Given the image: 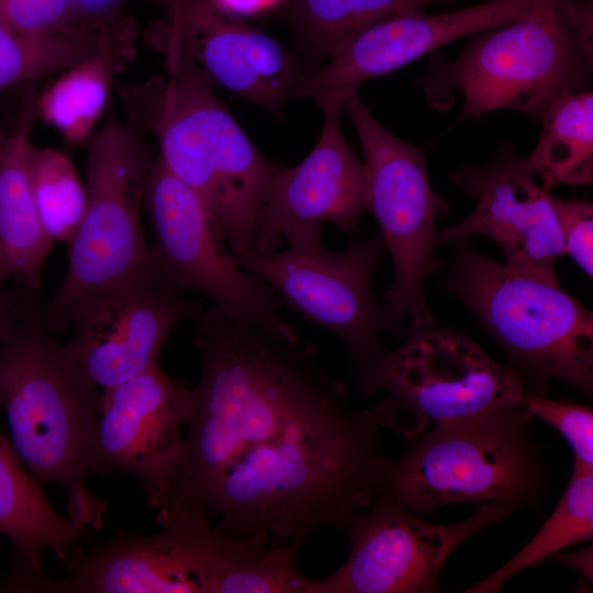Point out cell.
<instances>
[{"mask_svg": "<svg viewBox=\"0 0 593 593\" xmlns=\"http://www.w3.org/2000/svg\"><path fill=\"white\" fill-rule=\"evenodd\" d=\"M192 343L201 378L179 454L147 495L157 524L217 518L237 537L298 547L318 528L344 530L381 492V432L414 439L428 424L389 395L353 407L314 345L213 306Z\"/></svg>", "mask_w": 593, "mask_h": 593, "instance_id": "6da1fadb", "label": "cell"}, {"mask_svg": "<svg viewBox=\"0 0 593 593\" xmlns=\"http://www.w3.org/2000/svg\"><path fill=\"white\" fill-rule=\"evenodd\" d=\"M148 41L166 75L120 87L126 122L150 134L166 167L203 203L231 251L251 248L258 210L276 169L223 107L214 80L159 23Z\"/></svg>", "mask_w": 593, "mask_h": 593, "instance_id": "7a4b0ae2", "label": "cell"}, {"mask_svg": "<svg viewBox=\"0 0 593 593\" xmlns=\"http://www.w3.org/2000/svg\"><path fill=\"white\" fill-rule=\"evenodd\" d=\"M29 307L0 343V405L19 457L43 486L68 492V516L100 528L105 506L88 489L101 394Z\"/></svg>", "mask_w": 593, "mask_h": 593, "instance_id": "3957f363", "label": "cell"}, {"mask_svg": "<svg viewBox=\"0 0 593 593\" xmlns=\"http://www.w3.org/2000/svg\"><path fill=\"white\" fill-rule=\"evenodd\" d=\"M532 419L521 403L422 432L404 457L390 461L378 496L418 514L452 503L535 507L546 474Z\"/></svg>", "mask_w": 593, "mask_h": 593, "instance_id": "277c9868", "label": "cell"}, {"mask_svg": "<svg viewBox=\"0 0 593 593\" xmlns=\"http://www.w3.org/2000/svg\"><path fill=\"white\" fill-rule=\"evenodd\" d=\"M87 202L69 243L68 268L42 316L49 331L69 326L88 299L136 279L164 277L146 242L141 211L157 155L111 107L87 143Z\"/></svg>", "mask_w": 593, "mask_h": 593, "instance_id": "5b68a950", "label": "cell"}, {"mask_svg": "<svg viewBox=\"0 0 593 593\" xmlns=\"http://www.w3.org/2000/svg\"><path fill=\"white\" fill-rule=\"evenodd\" d=\"M569 0H533L516 21L484 31L454 60L435 59L416 86L446 110L462 98L459 121L495 110L540 118L556 98L583 90L592 63L570 31Z\"/></svg>", "mask_w": 593, "mask_h": 593, "instance_id": "8992f818", "label": "cell"}, {"mask_svg": "<svg viewBox=\"0 0 593 593\" xmlns=\"http://www.w3.org/2000/svg\"><path fill=\"white\" fill-rule=\"evenodd\" d=\"M445 287L479 318L526 379L593 388V314L558 282L516 271L461 245Z\"/></svg>", "mask_w": 593, "mask_h": 593, "instance_id": "52a82bcc", "label": "cell"}, {"mask_svg": "<svg viewBox=\"0 0 593 593\" xmlns=\"http://www.w3.org/2000/svg\"><path fill=\"white\" fill-rule=\"evenodd\" d=\"M153 536L119 534L78 549L63 579H36L40 593H248L271 544L237 537L206 519L176 518Z\"/></svg>", "mask_w": 593, "mask_h": 593, "instance_id": "ba28073f", "label": "cell"}, {"mask_svg": "<svg viewBox=\"0 0 593 593\" xmlns=\"http://www.w3.org/2000/svg\"><path fill=\"white\" fill-rule=\"evenodd\" d=\"M342 110L358 134L367 174L368 210L393 264L388 305L405 316L412 329L433 325L424 282L440 266L436 222L448 205L429 183L423 150L388 131L361 101L358 91L347 94Z\"/></svg>", "mask_w": 593, "mask_h": 593, "instance_id": "9c48e42d", "label": "cell"}, {"mask_svg": "<svg viewBox=\"0 0 593 593\" xmlns=\"http://www.w3.org/2000/svg\"><path fill=\"white\" fill-rule=\"evenodd\" d=\"M385 251L378 233L349 243L343 251L328 250L320 240L288 245L281 251L248 248L231 254L292 310L334 333L356 368L385 350L380 333L407 332L406 317L374 295V276Z\"/></svg>", "mask_w": 593, "mask_h": 593, "instance_id": "30bf717a", "label": "cell"}, {"mask_svg": "<svg viewBox=\"0 0 593 593\" xmlns=\"http://www.w3.org/2000/svg\"><path fill=\"white\" fill-rule=\"evenodd\" d=\"M360 391L385 392L436 425L524 403L526 379L467 335L411 329L406 342L355 368Z\"/></svg>", "mask_w": 593, "mask_h": 593, "instance_id": "8fae6325", "label": "cell"}, {"mask_svg": "<svg viewBox=\"0 0 593 593\" xmlns=\"http://www.w3.org/2000/svg\"><path fill=\"white\" fill-rule=\"evenodd\" d=\"M144 205L155 242L154 259L174 287L210 298L227 317L298 336L280 315V300L266 282L244 271L215 231L199 197L157 155Z\"/></svg>", "mask_w": 593, "mask_h": 593, "instance_id": "7c38bea8", "label": "cell"}, {"mask_svg": "<svg viewBox=\"0 0 593 593\" xmlns=\"http://www.w3.org/2000/svg\"><path fill=\"white\" fill-rule=\"evenodd\" d=\"M345 527L347 560L312 593H433L448 558L468 539L508 516L504 505L481 504L466 519L433 524L399 503L377 496Z\"/></svg>", "mask_w": 593, "mask_h": 593, "instance_id": "4fadbf2b", "label": "cell"}, {"mask_svg": "<svg viewBox=\"0 0 593 593\" xmlns=\"http://www.w3.org/2000/svg\"><path fill=\"white\" fill-rule=\"evenodd\" d=\"M320 137L296 166H276L258 210L251 248L260 253L322 239L325 223L351 234L366 211L367 174L340 128L339 103L321 108Z\"/></svg>", "mask_w": 593, "mask_h": 593, "instance_id": "5bb4252c", "label": "cell"}, {"mask_svg": "<svg viewBox=\"0 0 593 593\" xmlns=\"http://www.w3.org/2000/svg\"><path fill=\"white\" fill-rule=\"evenodd\" d=\"M203 311L165 277L132 280L82 303L65 347L87 377L107 389L156 366L171 331Z\"/></svg>", "mask_w": 593, "mask_h": 593, "instance_id": "9a60e30c", "label": "cell"}, {"mask_svg": "<svg viewBox=\"0 0 593 593\" xmlns=\"http://www.w3.org/2000/svg\"><path fill=\"white\" fill-rule=\"evenodd\" d=\"M450 177L475 205L468 217L438 233L439 244L483 235L501 247L507 267L558 282L556 264L563 246L552 195L537 184L527 160L510 143L489 161L452 170Z\"/></svg>", "mask_w": 593, "mask_h": 593, "instance_id": "2e32d148", "label": "cell"}, {"mask_svg": "<svg viewBox=\"0 0 593 593\" xmlns=\"http://www.w3.org/2000/svg\"><path fill=\"white\" fill-rule=\"evenodd\" d=\"M533 0H490L467 9L429 14L414 8L369 25L322 68L302 74L292 94L320 107L339 103L367 80L388 75L440 46L519 19Z\"/></svg>", "mask_w": 593, "mask_h": 593, "instance_id": "e0dca14e", "label": "cell"}, {"mask_svg": "<svg viewBox=\"0 0 593 593\" xmlns=\"http://www.w3.org/2000/svg\"><path fill=\"white\" fill-rule=\"evenodd\" d=\"M192 403L193 388L158 365L103 389L92 474L121 471L138 479L147 495L154 492L179 454Z\"/></svg>", "mask_w": 593, "mask_h": 593, "instance_id": "ac0fdd59", "label": "cell"}, {"mask_svg": "<svg viewBox=\"0 0 593 593\" xmlns=\"http://www.w3.org/2000/svg\"><path fill=\"white\" fill-rule=\"evenodd\" d=\"M158 22L198 65L232 92L279 115L302 76L278 41L222 9L214 0H156Z\"/></svg>", "mask_w": 593, "mask_h": 593, "instance_id": "d6986e66", "label": "cell"}, {"mask_svg": "<svg viewBox=\"0 0 593 593\" xmlns=\"http://www.w3.org/2000/svg\"><path fill=\"white\" fill-rule=\"evenodd\" d=\"M30 83L11 131L0 141V281L13 277L36 290L54 242L41 223L29 178L27 156L40 94Z\"/></svg>", "mask_w": 593, "mask_h": 593, "instance_id": "ffe728a7", "label": "cell"}, {"mask_svg": "<svg viewBox=\"0 0 593 593\" xmlns=\"http://www.w3.org/2000/svg\"><path fill=\"white\" fill-rule=\"evenodd\" d=\"M0 534L12 542L26 573L44 572L42 551L52 549L64 563L87 536L86 527L61 517L30 473L11 440L0 432Z\"/></svg>", "mask_w": 593, "mask_h": 593, "instance_id": "44dd1931", "label": "cell"}, {"mask_svg": "<svg viewBox=\"0 0 593 593\" xmlns=\"http://www.w3.org/2000/svg\"><path fill=\"white\" fill-rule=\"evenodd\" d=\"M137 34L114 38L38 94V119L74 146L87 145L105 111L113 79L136 56Z\"/></svg>", "mask_w": 593, "mask_h": 593, "instance_id": "7402d4cb", "label": "cell"}, {"mask_svg": "<svg viewBox=\"0 0 593 593\" xmlns=\"http://www.w3.org/2000/svg\"><path fill=\"white\" fill-rule=\"evenodd\" d=\"M539 139L526 159L540 187L586 186L593 181V93L578 90L544 110Z\"/></svg>", "mask_w": 593, "mask_h": 593, "instance_id": "603a6c76", "label": "cell"}, {"mask_svg": "<svg viewBox=\"0 0 593 593\" xmlns=\"http://www.w3.org/2000/svg\"><path fill=\"white\" fill-rule=\"evenodd\" d=\"M593 536V468L573 462L570 480L535 536L491 575L465 590L497 593L514 574Z\"/></svg>", "mask_w": 593, "mask_h": 593, "instance_id": "cb8c5ba5", "label": "cell"}, {"mask_svg": "<svg viewBox=\"0 0 593 593\" xmlns=\"http://www.w3.org/2000/svg\"><path fill=\"white\" fill-rule=\"evenodd\" d=\"M441 0H289L288 19L312 60L332 57L356 34L398 12Z\"/></svg>", "mask_w": 593, "mask_h": 593, "instance_id": "d4e9b609", "label": "cell"}, {"mask_svg": "<svg viewBox=\"0 0 593 593\" xmlns=\"http://www.w3.org/2000/svg\"><path fill=\"white\" fill-rule=\"evenodd\" d=\"M109 40L107 33L92 31L24 33L0 16V90L64 71L100 51Z\"/></svg>", "mask_w": 593, "mask_h": 593, "instance_id": "484cf974", "label": "cell"}, {"mask_svg": "<svg viewBox=\"0 0 593 593\" xmlns=\"http://www.w3.org/2000/svg\"><path fill=\"white\" fill-rule=\"evenodd\" d=\"M27 170L41 223L53 242L69 244L86 210V187L70 159L51 147L31 146Z\"/></svg>", "mask_w": 593, "mask_h": 593, "instance_id": "4316f807", "label": "cell"}, {"mask_svg": "<svg viewBox=\"0 0 593 593\" xmlns=\"http://www.w3.org/2000/svg\"><path fill=\"white\" fill-rule=\"evenodd\" d=\"M525 406L532 418L556 429L570 445L573 462L593 468V411L591 406L529 393Z\"/></svg>", "mask_w": 593, "mask_h": 593, "instance_id": "83f0119b", "label": "cell"}, {"mask_svg": "<svg viewBox=\"0 0 593 593\" xmlns=\"http://www.w3.org/2000/svg\"><path fill=\"white\" fill-rule=\"evenodd\" d=\"M0 16L24 33L77 30L71 0H0Z\"/></svg>", "mask_w": 593, "mask_h": 593, "instance_id": "f1b7e54d", "label": "cell"}, {"mask_svg": "<svg viewBox=\"0 0 593 593\" xmlns=\"http://www.w3.org/2000/svg\"><path fill=\"white\" fill-rule=\"evenodd\" d=\"M563 246V254L590 277L593 275V206L575 199L552 197Z\"/></svg>", "mask_w": 593, "mask_h": 593, "instance_id": "f546056e", "label": "cell"}, {"mask_svg": "<svg viewBox=\"0 0 593 593\" xmlns=\"http://www.w3.org/2000/svg\"><path fill=\"white\" fill-rule=\"evenodd\" d=\"M75 27L88 31H108L134 19L126 8L131 0H71ZM154 2V0H149Z\"/></svg>", "mask_w": 593, "mask_h": 593, "instance_id": "4dcf8cb0", "label": "cell"}, {"mask_svg": "<svg viewBox=\"0 0 593 593\" xmlns=\"http://www.w3.org/2000/svg\"><path fill=\"white\" fill-rule=\"evenodd\" d=\"M3 284L4 282L0 281V343L12 334L30 307L23 306L14 292L4 289Z\"/></svg>", "mask_w": 593, "mask_h": 593, "instance_id": "1f68e13d", "label": "cell"}, {"mask_svg": "<svg viewBox=\"0 0 593 593\" xmlns=\"http://www.w3.org/2000/svg\"><path fill=\"white\" fill-rule=\"evenodd\" d=\"M222 9L237 16L258 13L281 0H214Z\"/></svg>", "mask_w": 593, "mask_h": 593, "instance_id": "d6a6232c", "label": "cell"}, {"mask_svg": "<svg viewBox=\"0 0 593 593\" xmlns=\"http://www.w3.org/2000/svg\"><path fill=\"white\" fill-rule=\"evenodd\" d=\"M557 560L572 567L581 572L585 578L592 581V547L584 548L574 552L557 553Z\"/></svg>", "mask_w": 593, "mask_h": 593, "instance_id": "836d02e7", "label": "cell"}]
</instances>
